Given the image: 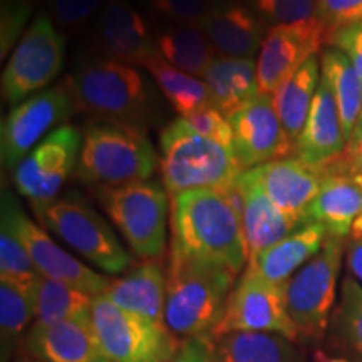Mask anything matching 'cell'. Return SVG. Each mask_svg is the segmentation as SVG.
I'll return each mask as SVG.
<instances>
[{"mask_svg": "<svg viewBox=\"0 0 362 362\" xmlns=\"http://www.w3.org/2000/svg\"><path fill=\"white\" fill-rule=\"evenodd\" d=\"M103 51L124 64L146 66L160 56L146 22L128 0H107L94 25Z\"/></svg>", "mask_w": 362, "mask_h": 362, "instance_id": "cell-18", "label": "cell"}, {"mask_svg": "<svg viewBox=\"0 0 362 362\" xmlns=\"http://www.w3.org/2000/svg\"><path fill=\"white\" fill-rule=\"evenodd\" d=\"M317 19L330 34L362 22V0H317Z\"/></svg>", "mask_w": 362, "mask_h": 362, "instance_id": "cell-39", "label": "cell"}, {"mask_svg": "<svg viewBox=\"0 0 362 362\" xmlns=\"http://www.w3.org/2000/svg\"><path fill=\"white\" fill-rule=\"evenodd\" d=\"M78 111L106 123L138 126L146 117L149 93L138 71L116 59L84 62L66 81Z\"/></svg>", "mask_w": 362, "mask_h": 362, "instance_id": "cell-5", "label": "cell"}, {"mask_svg": "<svg viewBox=\"0 0 362 362\" xmlns=\"http://www.w3.org/2000/svg\"><path fill=\"white\" fill-rule=\"evenodd\" d=\"M144 69L153 76L158 88L161 89V93L165 94V98L181 117H187L208 106H214L205 81L176 69L161 56L151 59L144 66Z\"/></svg>", "mask_w": 362, "mask_h": 362, "instance_id": "cell-32", "label": "cell"}, {"mask_svg": "<svg viewBox=\"0 0 362 362\" xmlns=\"http://www.w3.org/2000/svg\"><path fill=\"white\" fill-rule=\"evenodd\" d=\"M156 168V151L138 126L96 123L86 129L76 175L99 187L146 181Z\"/></svg>", "mask_w": 362, "mask_h": 362, "instance_id": "cell-4", "label": "cell"}, {"mask_svg": "<svg viewBox=\"0 0 362 362\" xmlns=\"http://www.w3.org/2000/svg\"><path fill=\"white\" fill-rule=\"evenodd\" d=\"M203 81L210 90L211 104L225 117L242 110L260 94L257 62L253 59L215 57Z\"/></svg>", "mask_w": 362, "mask_h": 362, "instance_id": "cell-26", "label": "cell"}, {"mask_svg": "<svg viewBox=\"0 0 362 362\" xmlns=\"http://www.w3.org/2000/svg\"><path fill=\"white\" fill-rule=\"evenodd\" d=\"M24 351L37 362H111L104 356L89 320L34 324Z\"/></svg>", "mask_w": 362, "mask_h": 362, "instance_id": "cell-20", "label": "cell"}, {"mask_svg": "<svg viewBox=\"0 0 362 362\" xmlns=\"http://www.w3.org/2000/svg\"><path fill=\"white\" fill-rule=\"evenodd\" d=\"M342 255L344 240L327 237L322 250L287 282V312L297 336L305 339L324 336L336 302Z\"/></svg>", "mask_w": 362, "mask_h": 362, "instance_id": "cell-9", "label": "cell"}, {"mask_svg": "<svg viewBox=\"0 0 362 362\" xmlns=\"http://www.w3.org/2000/svg\"><path fill=\"white\" fill-rule=\"evenodd\" d=\"M78 111L67 84H57L17 104L2 121V168L16 171L29 151Z\"/></svg>", "mask_w": 362, "mask_h": 362, "instance_id": "cell-12", "label": "cell"}, {"mask_svg": "<svg viewBox=\"0 0 362 362\" xmlns=\"http://www.w3.org/2000/svg\"><path fill=\"white\" fill-rule=\"evenodd\" d=\"M347 265L352 277L362 285V238H351L347 245Z\"/></svg>", "mask_w": 362, "mask_h": 362, "instance_id": "cell-45", "label": "cell"}, {"mask_svg": "<svg viewBox=\"0 0 362 362\" xmlns=\"http://www.w3.org/2000/svg\"><path fill=\"white\" fill-rule=\"evenodd\" d=\"M187 123L192 128L205 136L208 139H214V141L223 144L225 148L232 149L233 151V131L230 126L228 117H225L221 112L214 106H208L205 110H200L187 117Z\"/></svg>", "mask_w": 362, "mask_h": 362, "instance_id": "cell-41", "label": "cell"}, {"mask_svg": "<svg viewBox=\"0 0 362 362\" xmlns=\"http://www.w3.org/2000/svg\"><path fill=\"white\" fill-rule=\"evenodd\" d=\"M33 12L30 0H2L0 11V56L6 59L7 52L17 42L21 30Z\"/></svg>", "mask_w": 362, "mask_h": 362, "instance_id": "cell-38", "label": "cell"}, {"mask_svg": "<svg viewBox=\"0 0 362 362\" xmlns=\"http://www.w3.org/2000/svg\"><path fill=\"white\" fill-rule=\"evenodd\" d=\"M170 362H211V341L205 337L183 339Z\"/></svg>", "mask_w": 362, "mask_h": 362, "instance_id": "cell-43", "label": "cell"}, {"mask_svg": "<svg viewBox=\"0 0 362 362\" xmlns=\"http://www.w3.org/2000/svg\"><path fill=\"white\" fill-rule=\"evenodd\" d=\"M2 208L11 215L35 269L42 277L66 282L90 293L93 297L106 292L110 280L72 257L61 245H57L39 225H35L24 214L11 189H2Z\"/></svg>", "mask_w": 362, "mask_h": 362, "instance_id": "cell-14", "label": "cell"}, {"mask_svg": "<svg viewBox=\"0 0 362 362\" xmlns=\"http://www.w3.org/2000/svg\"><path fill=\"white\" fill-rule=\"evenodd\" d=\"M352 178L356 180V183L359 185V188L362 189V175H356V176H352Z\"/></svg>", "mask_w": 362, "mask_h": 362, "instance_id": "cell-47", "label": "cell"}, {"mask_svg": "<svg viewBox=\"0 0 362 362\" xmlns=\"http://www.w3.org/2000/svg\"><path fill=\"white\" fill-rule=\"evenodd\" d=\"M33 208L44 228L106 274H123L133 264L110 223L84 202L69 197Z\"/></svg>", "mask_w": 362, "mask_h": 362, "instance_id": "cell-7", "label": "cell"}, {"mask_svg": "<svg viewBox=\"0 0 362 362\" xmlns=\"http://www.w3.org/2000/svg\"><path fill=\"white\" fill-rule=\"evenodd\" d=\"M327 44L346 54L362 78V22H356L332 33Z\"/></svg>", "mask_w": 362, "mask_h": 362, "instance_id": "cell-42", "label": "cell"}, {"mask_svg": "<svg viewBox=\"0 0 362 362\" xmlns=\"http://www.w3.org/2000/svg\"><path fill=\"white\" fill-rule=\"evenodd\" d=\"M198 29L226 57L253 59L265 39L259 16L240 0H211Z\"/></svg>", "mask_w": 362, "mask_h": 362, "instance_id": "cell-21", "label": "cell"}, {"mask_svg": "<svg viewBox=\"0 0 362 362\" xmlns=\"http://www.w3.org/2000/svg\"><path fill=\"white\" fill-rule=\"evenodd\" d=\"M98 202L110 220L143 260H160L168 243L170 200L165 187L151 181L103 187Z\"/></svg>", "mask_w": 362, "mask_h": 362, "instance_id": "cell-6", "label": "cell"}, {"mask_svg": "<svg viewBox=\"0 0 362 362\" xmlns=\"http://www.w3.org/2000/svg\"><path fill=\"white\" fill-rule=\"evenodd\" d=\"M237 206L242 218L248 259L259 255L267 248L288 237L297 228L304 226L300 220L293 218L275 205L262 188L255 183L250 171H243L233 187L223 189Z\"/></svg>", "mask_w": 362, "mask_h": 362, "instance_id": "cell-17", "label": "cell"}, {"mask_svg": "<svg viewBox=\"0 0 362 362\" xmlns=\"http://www.w3.org/2000/svg\"><path fill=\"white\" fill-rule=\"evenodd\" d=\"M161 183L168 194L198 188L228 189L243 173L232 149L197 133L180 117L160 136Z\"/></svg>", "mask_w": 362, "mask_h": 362, "instance_id": "cell-3", "label": "cell"}, {"mask_svg": "<svg viewBox=\"0 0 362 362\" xmlns=\"http://www.w3.org/2000/svg\"><path fill=\"white\" fill-rule=\"evenodd\" d=\"M237 272L214 262L170 255L165 324L176 337L214 336L223 319Z\"/></svg>", "mask_w": 362, "mask_h": 362, "instance_id": "cell-2", "label": "cell"}, {"mask_svg": "<svg viewBox=\"0 0 362 362\" xmlns=\"http://www.w3.org/2000/svg\"><path fill=\"white\" fill-rule=\"evenodd\" d=\"M47 16L59 30L76 34L83 30L93 17H98L107 0H42Z\"/></svg>", "mask_w": 362, "mask_h": 362, "instance_id": "cell-36", "label": "cell"}, {"mask_svg": "<svg viewBox=\"0 0 362 362\" xmlns=\"http://www.w3.org/2000/svg\"><path fill=\"white\" fill-rule=\"evenodd\" d=\"M362 146V115L359 117V121H357L356 128H354V133H352L349 143H347V148L344 153H351V151H356V149H359Z\"/></svg>", "mask_w": 362, "mask_h": 362, "instance_id": "cell-46", "label": "cell"}, {"mask_svg": "<svg viewBox=\"0 0 362 362\" xmlns=\"http://www.w3.org/2000/svg\"><path fill=\"white\" fill-rule=\"evenodd\" d=\"M42 275L35 269L7 210L0 211V280L21 287L30 298Z\"/></svg>", "mask_w": 362, "mask_h": 362, "instance_id": "cell-33", "label": "cell"}, {"mask_svg": "<svg viewBox=\"0 0 362 362\" xmlns=\"http://www.w3.org/2000/svg\"><path fill=\"white\" fill-rule=\"evenodd\" d=\"M320 76L322 67L319 59L314 56L272 94L280 123L293 146H297L298 138L304 131L312 103L319 89Z\"/></svg>", "mask_w": 362, "mask_h": 362, "instance_id": "cell-27", "label": "cell"}, {"mask_svg": "<svg viewBox=\"0 0 362 362\" xmlns=\"http://www.w3.org/2000/svg\"><path fill=\"white\" fill-rule=\"evenodd\" d=\"M34 319L33 298L21 287L0 280V341L2 362H8L22 330Z\"/></svg>", "mask_w": 362, "mask_h": 362, "instance_id": "cell-34", "label": "cell"}, {"mask_svg": "<svg viewBox=\"0 0 362 362\" xmlns=\"http://www.w3.org/2000/svg\"><path fill=\"white\" fill-rule=\"evenodd\" d=\"M81 146V133L72 126L62 124L51 131L13 171L17 192L29 198L33 206L57 200L67 178L78 168Z\"/></svg>", "mask_w": 362, "mask_h": 362, "instance_id": "cell-13", "label": "cell"}, {"mask_svg": "<svg viewBox=\"0 0 362 362\" xmlns=\"http://www.w3.org/2000/svg\"><path fill=\"white\" fill-rule=\"evenodd\" d=\"M362 215V189L352 176L325 175L322 187L307 206L305 223L322 225L329 237L346 238Z\"/></svg>", "mask_w": 362, "mask_h": 362, "instance_id": "cell-25", "label": "cell"}, {"mask_svg": "<svg viewBox=\"0 0 362 362\" xmlns=\"http://www.w3.org/2000/svg\"><path fill=\"white\" fill-rule=\"evenodd\" d=\"M211 362H304V357L279 334L232 332L211 341Z\"/></svg>", "mask_w": 362, "mask_h": 362, "instance_id": "cell-28", "label": "cell"}, {"mask_svg": "<svg viewBox=\"0 0 362 362\" xmlns=\"http://www.w3.org/2000/svg\"><path fill=\"white\" fill-rule=\"evenodd\" d=\"M156 47L166 62L194 78H203L216 57L214 44L194 25H168L156 37Z\"/></svg>", "mask_w": 362, "mask_h": 362, "instance_id": "cell-29", "label": "cell"}, {"mask_svg": "<svg viewBox=\"0 0 362 362\" xmlns=\"http://www.w3.org/2000/svg\"><path fill=\"white\" fill-rule=\"evenodd\" d=\"M327 232L322 225L307 223L288 237L248 259L247 267L274 284H287L307 262L322 250Z\"/></svg>", "mask_w": 362, "mask_h": 362, "instance_id": "cell-24", "label": "cell"}, {"mask_svg": "<svg viewBox=\"0 0 362 362\" xmlns=\"http://www.w3.org/2000/svg\"><path fill=\"white\" fill-rule=\"evenodd\" d=\"M327 42L329 34L319 19L270 27L257 61L260 94L272 96Z\"/></svg>", "mask_w": 362, "mask_h": 362, "instance_id": "cell-15", "label": "cell"}, {"mask_svg": "<svg viewBox=\"0 0 362 362\" xmlns=\"http://www.w3.org/2000/svg\"><path fill=\"white\" fill-rule=\"evenodd\" d=\"M285 288L287 284L270 282L247 267L230 293L211 341L232 332L279 334L296 341L297 330L288 317Z\"/></svg>", "mask_w": 362, "mask_h": 362, "instance_id": "cell-11", "label": "cell"}, {"mask_svg": "<svg viewBox=\"0 0 362 362\" xmlns=\"http://www.w3.org/2000/svg\"><path fill=\"white\" fill-rule=\"evenodd\" d=\"M248 171L280 210L305 223L304 214L322 187L324 173L307 166L298 158L270 161Z\"/></svg>", "mask_w": 362, "mask_h": 362, "instance_id": "cell-22", "label": "cell"}, {"mask_svg": "<svg viewBox=\"0 0 362 362\" xmlns=\"http://www.w3.org/2000/svg\"><path fill=\"white\" fill-rule=\"evenodd\" d=\"M90 325L111 362H170L181 346L165 324L121 309L104 293L94 297Z\"/></svg>", "mask_w": 362, "mask_h": 362, "instance_id": "cell-8", "label": "cell"}, {"mask_svg": "<svg viewBox=\"0 0 362 362\" xmlns=\"http://www.w3.org/2000/svg\"><path fill=\"white\" fill-rule=\"evenodd\" d=\"M151 8L171 24L194 25L203 21L210 11L211 0H149Z\"/></svg>", "mask_w": 362, "mask_h": 362, "instance_id": "cell-40", "label": "cell"}, {"mask_svg": "<svg viewBox=\"0 0 362 362\" xmlns=\"http://www.w3.org/2000/svg\"><path fill=\"white\" fill-rule=\"evenodd\" d=\"M320 67L336 98L344 136L349 143L362 115V78L346 54L330 45L322 52Z\"/></svg>", "mask_w": 362, "mask_h": 362, "instance_id": "cell-30", "label": "cell"}, {"mask_svg": "<svg viewBox=\"0 0 362 362\" xmlns=\"http://www.w3.org/2000/svg\"><path fill=\"white\" fill-rule=\"evenodd\" d=\"M104 296L121 309L165 324L166 272L160 260H144L136 265L123 277L110 282Z\"/></svg>", "mask_w": 362, "mask_h": 362, "instance_id": "cell-23", "label": "cell"}, {"mask_svg": "<svg viewBox=\"0 0 362 362\" xmlns=\"http://www.w3.org/2000/svg\"><path fill=\"white\" fill-rule=\"evenodd\" d=\"M336 330L344 347L362 362V285L354 277L342 282Z\"/></svg>", "mask_w": 362, "mask_h": 362, "instance_id": "cell-35", "label": "cell"}, {"mask_svg": "<svg viewBox=\"0 0 362 362\" xmlns=\"http://www.w3.org/2000/svg\"><path fill=\"white\" fill-rule=\"evenodd\" d=\"M267 24L291 25L317 19V0H252Z\"/></svg>", "mask_w": 362, "mask_h": 362, "instance_id": "cell-37", "label": "cell"}, {"mask_svg": "<svg viewBox=\"0 0 362 362\" xmlns=\"http://www.w3.org/2000/svg\"><path fill=\"white\" fill-rule=\"evenodd\" d=\"M233 131V155L243 171L265 163L296 156L270 94H259L228 117Z\"/></svg>", "mask_w": 362, "mask_h": 362, "instance_id": "cell-16", "label": "cell"}, {"mask_svg": "<svg viewBox=\"0 0 362 362\" xmlns=\"http://www.w3.org/2000/svg\"><path fill=\"white\" fill-rule=\"evenodd\" d=\"M94 297L78 287L59 280L40 277L34 288V324H54L61 320H89Z\"/></svg>", "mask_w": 362, "mask_h": 362, "instance_id": "cell-31", "label": "cell"}, {"mask_svg": "<svg viewBox=\"0 0 362 362\" xmlns=\"http://www.w3.org/2000/svg\"><path fill=\"white\" fill-rule=\"evenodd\" d=\"M347 148L336 98L324 76L312 103L309 117L296 146V158L325 175Z\"/></svg>", "mask_w": 362, "mask_h": 362, "instance_id": "cell-19", "label": "cell"}, {"mask_svg": "<svg viewBox=\"0 0 362 362\" xmlns=\"http://www.w3.org/2000/svg\"><path fill=\"white\" fill-rule=\"evenodd\" d=\"M66 40L47 13L35 17L2 72L4 101L17 106L61 72Z\"/></svg>", "mask_w": 362, "mask_h": 362, "instance_id": "cell-10", "label": "cell"}, {"mask_svg": "<svg viewBox=\"0 0 362 362\" xmlns=\"http://www.w3.org/2000/svg\"><path fill=\"white\" fill-rule=\"evenodd\" d=\"M17 362H37V361H34V359H21V361H17Z\"/></svg>", "mask_w": 362, "mask_h": 362, "instance_id": "cell-49", "label": "cell"}, {"mask_svg": "<svg viewBox=\"0 0 362 362\" xmlns=\"http://www.w3.org/2000/svg\"><path fill=\"white\" fill-rule=\"evenodd\" d=\"M170 228V255L214 262L237 274L248 264L242 218L223 189L173 194Z\"/></svg>", "mask_w": 362, "mask_h": 362, "instance_id": "cell-1", "label": "cell"}, {"mask_svg": "<svg viewBox=\"0 0 362 362\" xmlns=\"http://www.w3.org/2000/svg\"><path fill=\"white\" fill-rule=\"evenodd\" d=\"M325 175H362V146L359 149H356V151L344 153L341 160L334 163V165L325 171Z\"/></svg>", "mask_w": 362, "mask_h": 362, "instance_id": "cell-44", "label": "cell"}, {"mask_svg": "<svg viewBox=\"0 0 362 362\" xmlns=\"http://www.w3.org/2000/svg\"><path fill=\"white\" fill-rule=\"evenodd\" d=\"M325 362H346V361H342V359H325Z\"/></svg>", "mask_w": 362, "mask_h": 362, "instance_id": "cell-48", "label": "cell"}]
</instances>
